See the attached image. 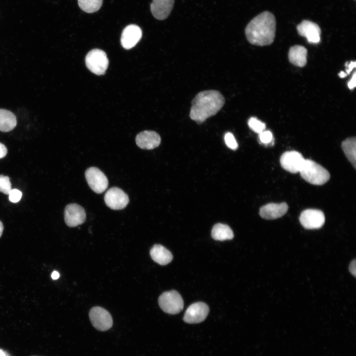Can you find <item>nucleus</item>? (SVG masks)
Wrapping results in <instances>:
<instances>
[{
  "label": "nucleus",
  "instance_id": "nucleus-31",
  "mask_svg": "<svg viewBox=\"0 0 356 356\" xmlns=\"http://www.w3.org/2000/svg\"><path fill=\"white\" fill-rule=\"evenodd\" d=\"M349 271L355 277L356 273V260L352 261L349 267Z\"/></svg>",
  "mask_w": 356,
  "mask_h": 356
},
{
  "label": "nucleus",
  "instance_id": "nucleus-25",
  "mask_svg": "<svg viewBox=\"0 0 356 356\" xmlns=\"http://www.w3.org/2000/svg\"><path fill=\"white\" fill-rule=\"evenodd\" d=\"M11 189V184L9 177L0 175V192L8 194Z\"/></svg>",
  "mask_w": 356,
  "mask_h": 356
},
{
  "label": "nucleus",
  "instance_id": "nucleus-20",
  "mask_svg": "<svg viewBox=\"0 0 356 356\" xmlns=\"http://www.w3.org/2000/svg\"><path fill=\"white\" fill-rule=\"evenodd\" d=\"M16 125V117L12 112L4 109H0V131L9 132L12 130Z\"/></svg>",
  "mask_w": 356,
  "mask_h": 356
},
{
  "label": "nucleus",
  "instance_id": "nucleus-27",
  "mask_svg": "<svg viewBox=\"0 0 356 356\" xmlns=\"http://www.w3.org/2000/svg\"><path fill=\"white\" fill-rule=\"evenodd\" d=\"M259 138L261 142L265 144H270L273 139L272 134L269 131H264L259 134Z\"/></svg>",
  "mask_w": 356,
  "mask_h": 356
},
{
  "label": "nucleus",
  "instance_id": "nucleus-36",
  "mask_svg": "<svg viewBox=\"0 0 356 356\" xmlns=\"http://www.w3.org/2000/svg\"><path fill=\"white\" fill-rule=\"evenodd\" d=\"M0 356H7V355L4 351L0 349Z\"/></svg>",
  "mask_w": 356,
  "mask_h": 356
},
{
  "label": "nucleus",
  "instance_id": "nucleus-26",
  "mask_svg": "<svg viewBox=\"0 0 356 356\" xmlns=\"http://www.w3.org/2000/svg\"><path fill=\"white\" fill-rule=\"evenodd\" d=\"M224 138L225 143L228 147L232 150H236L237 149V142L232 133L230 132L226 133L224 135Z\"/></svg>",
  "mask_w": 356,
  "mask_h": 356
},
{
  "label": "nucleus",
  "instance_id": "nucleus-30",
  "mask_svg": "<svg viewBox=\"0 0 356 356\" xmlns=\"http://www.w3.org/2000/svg\"><path fill=\"white\" fill-rule=\"evenodd\" d=\"M345 65L347 67V74H349L353 69L356 67V62L355 61H351L350 63H346Z\"/></svg>",
  "mask_w": 356,
  "mask_h": 356
},
{
  "label": "nucleus",
  "instance_id": "nucleus-24",
  "mask_svg": "<svg viewBox=\"0 0 356 356\" xmlns=\"http://www.w3.org/2000/svg\"><path fill=\"white\" fill-rule=\"evenodd\" d=\"M248 125L251 130L259 134L266 129L265 124L255 117H251L249 119Z\"/></svg>",
  "mask_w": 356,
  "mask_h": 356
},
{
  "label": "nucleus",
  "instance_id": "nucleus-13",
  "mask_svg": "<svg viewBox=\"0 0 356 356\" xmlns=\"http://www.w3.org/2000/svg\"><path fill=\"white\" fill-rule=\"evenodd\" d=\"M298 34L307 38L312 44H317L320 41L321 30L319 26L312 21L304 20L297 26Z\"/></svg>",
  "mask_w": 356,
  "mask_h": 356
},
{
  "label": "nucleus",
  "instance_id": "nucleus-17",
  "mask_svg": "<svg viewBox=\"0 0 356 356\" xmlns=\"http://www.w3.org/2000/svg\"><path fill=\"white\" fill-rule=\"evenodd\" d=\"M174 0H153L150 10L153 16L158 20H164L170 14Z\"/></svg>",
  "mask_w": 356,
  "mask_h": 356
},
{
  "label": "nucleus",
  "instance_id": "nucleus-3",
  "mask_svg": "<svg viewBox=\"0 0 356 356\" xmlns=\"http://www.w3.org/2000/svg\"><path fill=\"white\" fill-rule=\"evenodd\" d=\"M299 173L304 179L314 185H322L330 178L327 170L310 159L305 160Z\"/></svg>",
  "mask_w": 356,
  "mask_h": 356
},
{
  "label": "nucleus",
  "instance_id": "nucleus-19",
  "mask_svg": "<svg viewBox=\"0 0 356 356\" xmlns=\"http://www.w3.org/2000/svg\"><path fill=\"white\" fill-rule=\"evenodd\" d=\"M307 49L303 46L296 45L290 47L288 52L289 61L293 65L302 67L307 63Z\"/></svg>",
  "mask_w": 356,
  "mask_h": 356
},
{
  "label": "nucleus",
  "instance_id": "nucleus-35",
  "mask_svg": "<svg viewBox=\"0 0 356 356\" xmlns=\"http://www.w3.org/2000/svg\"><path fill=\"white\" fill-rule=\"evenodd\" d=\"M3 229V226L2 223L0 221V237L1 236Z\"/></svg>",
  "mask_w": 356,
  "mask_h": 356
},
{
  "label": "nucleus",
  "instance_id": "nucleus-8",
  "mask_svg": "<svg viewBox=\"0 0 356 356\" xmlns=\"http://www.w3.org/2000/svg\"><path fill=\"white\" fill-rule=\"evenodd\" d=\"M299 221L302 225L306 229H318L323 225L325 222V216L320 210L308 209L301 213Z\"/></svg>",
  "mask_w": 356,
  "mask_h": 356
},
{
  "label": "nucleus",
  "instance_id": "nucleus-34",
  "mask_svg": "<svg viewBox=\"0 0 356 356\" xmlns=\"http://www.w3.org/2000/svg\"><path fill=\"white\" fill-rule=\"evenodd\" d=\"M347 73H345L343 71L340 72L339 74V77L342 78L346 77L347 76Z\"/></svg>",
  "mask_w": 356,
  "mask_h": 356
},
{
  "label": "nucleus",
  "instance_id": "nucleus-16",
  "mask_svg": "<svg viewBox=\"0 0 356 356\" xmlns=\"http://www.w3.org/2000/svg\"><path fill=\"white\" fill-rule=\"evenodd\" d=\"M286 203H268L261 207L260 216L266 220H274L282 217L288 211Z\"/></svg>",
  "mask_w": 356,
  "mask_h": 356
},
{
  "label": "nucleus",
  "instance_id": "nucleus-33",
  "mask_svg": "<svg viewBox=\"0 0 356 356\" xmlns=\"http://www.w3.org/2000/svg\"><path fill=\"white\" fill-rule=\"evenodd\" d=\"M60 274L57 271H53L51 274V278L52 279L55 280L59 277Z\"/></svg>",
  "mask_w": 356,
  "mask_h": 356
},
{
  "label": "nucleus",
  "instance_id": "nucleus-14",
  "mask_svg": "<svg viewBox=\"0 0 356 356\" xmlns=\"http://www.w3.org/2000/svg\"><path fill=\"white\" fill-rule=\"evenodd\" d=\"M142 37V30L136 25L131 24L126 26L123 30L121 43L122 46L129 49L134 46Z\"/></svg>",
  "mask_w": 356,
  "mask_h": 356
},
{
  "label": "nucleus",
  "instance_id": "nucleus-22",
  "mask_svg": "<svg viewBox=\"0 0 356 356\" xmlns=\"http://www.w3.org/2000/svg\"><path fill=\"white\" fill-rule=\"evenodd\" d=\"M342 148L346 156L355 168L356 166V138L355 137L346 139L342 143Z\"/></svg>",
  "mask_w": 356,
  "mask_h": 356
},
{
  "label": "nucleus",
  "instance_id": "nucleus-12",
  "mask_svg": "<svg viewBox=\"0 0 356 356\" xmlns=\"http://www.w3.org/2000/svg\"><path fill=\"white\" fill-rule=\"evenodd\" d=\"M86 219V213L80 205L72 203L67 205L64 210V220L69 227H75L84 223Z\"/></svg>",
  "mask_w": 356,
  "mask_h": 356
},
{
  "label": "nucleus",
  "instance_id": "nucleus-7",
  "mask_svg": "<svg viewBox=\"0 0 356 356\" xmlns=\"http://www.w3.org/2000/svg\"><path fill=\"white\" fill-rule=\"evenodd\" d=\"M85 177L89 187L96 193H101L107 188L108 181L105 174L98 168L91 167L85 172Z\"/></svg>",
  "mask_w": 356,
  "mask_h": 356
},
{
  "label": "nucleus",
  "instance_id": "nucleus-18",
  "mask_svg": "<svg viewBox=\"0 0 356 356\" xmlns=\"http://www.w3.org/2000/svg\"><path fill=\"white\" fill-rule=\"evenodd\" d=\"M152 259L160 265H166L170 263L173 257L172 253L165 247L160 244L154 245L150 251Z\"/></svg>",
  "mask_w": 356,
  "mask_h": 356
},
{
  "label": "nucleus",
  "instance_id": "nucleus-6",
  "mask_svg": "<svg viewBox=\"0 0 356 356\" xmlns=\"http://www.w3.org/2000/svg\"><path fill=\"white\" fill-rule=\"evenodd\" d=\"M90 322L93 327L100 331H105L111 328L113 319L110 313L100 307L92 308L89 312Z\"/></svg>",
  "mask_w": 356,
  "mask_h": 356
},
{
  "label": "nucleus",
  "instance_id": "nucleus-10",
  "mask_svg": "<svg viewBox=\"0 0 356 356\" xmlns=\"http://www.w3.org/2000/svg\"><path fill=\"white\" fill-rule=\"evenodd\" d=\"M209 312V307L203 302L191 304L185 312L183 319L187 323H198L203 321Z\"/></svg>",
  "mask_w": 356,
  "mask_h": 356
},
{
  "label": "nucleus",
  "instance_id": "nucleus-15",
  "mask_svg": "<svg viewBox=\"0 0 356 356\" xmlns=\"http://www.w3.org/2000/svg\"><path fill=\"white\" fill-rule=\"evenodd\" d=\"M137 145L143 149H153L158 147L161 142V137L156 132L144 131L139 133L135 137Z\"/></svg>",
  "mask_w": 356,
  "mask_h": 356
},
{
  "label": "nucleus",
  "instance_id": "nucleus-5",
  "mask_svg": "<svg viewBox=\"0 0 356 356\" xmlns=\"http://www.w3.org/2000/svg\"><path fill=\"white\" fill-rule=\"evenodd\" d=\"M87 68L97 75L104 74L107 69L108 59L105 52L99 49H93L87 55L85 59Z\"/></svg>",
  "mask_w": 356,
  "mask_h": 356
},
{
  "label": "nucleus",
  "instance_id": "nucleus-1",
  "mask_svg": "<svg viewBox=\"0 0 356 356\" xmlns=\"http://www.w3.org/2000/svg\"><path fill=\"white\" fill-rule=\"evenodd\" d=\"M276 31V20L269 11H264L251 20L245 33L248 41L252 44L264 46L274 41Z\"/></svg>",
  "mask_w": 356,
  "mask_h": 356
},
{
  "label": "nucleus",
  "instance_id": "nucleus-29",
  "mask_svg": "<svg viewBox=\"0 0 356 356\" xmlns=\"http://www.w3.org/2000/svg\"><path fill=\"white\" fill-rule=\"evenodd\" d=\"M356 72H355L352 76L351 79L348 83V86L350 89H352L356 87Z\"/></svg>",
  "mask_w": 356,
  "mask_h": 356
},
{
  "label": "nucleus",
  "instance_id": "nucleus-2",
  "mask_svg": "<svg viewBox=\"0 0 356 356\" xmlns=\"http://www.w3.org/2000/svg\"><path fill=\"white\" fill-rule=\"evenodd\" d=\"M225 102L221 93L216 90H207L199 92L192 101L189 116L197 124L215 115Z\"/></svg>",
  "mask_w": 356,
  "mask_h": 356
},
{
  "label": "nucleus",
  "instance_id": "nucleus-4",
  "mask_svg": "<svg viewBox=\"0 0 356 356\" xmlns=\"http://www.w3.org/2000/svg\"><path fill=\"white\" fill-rule=\"evenodd\" d=\"M160 308L165 312L175 314L183 308V301L180 295L175 290L165 292L158 298Z\"/></svg>",
  "mask_w": 356,
  "mask_h": 356
},
{
  "label": "nucleus",
  "instance_id": "nucleus-32",
  "mask_svg": "<svg viewBox=\"0 0 356 356\" xmlns=\"http://www.w3.org/2000/svg\"><path fill=\"white\" fill-rule=\"evenodd\" d=\"M7 152L6 147L4 144L0 142V159L5 156Z\"/></svg>",
  "mask_w": 356,
  "mask_h": 356
},
{
  "label": "nucleus",
  "instance_id": "nucleus-28",
  "mask_svg": "<svg viewBox=\"0 0 356 356\" xmlns=\"http://www.w3.org/2000/svg\"><path fill=\"white\" fill-rule=\"evenodd\" d=\"M9 200L13 203H17L20 201L22 197V192L17 189H12L9 194Z\"/></svg>",
  "mask_w": 356,
  "mask_h": 356
},
{
  "label": "nucleus",
  "instance_id": "nucleus-11",
  "mask_svg": "<svg viewBox=\"0 0 356 356\" xmlns=\"http://www.w3.org/2000/svg\"><path fill=\"white\" fill-rule=\"evenodd\" d=\"M305 159L296 151H286L280 158L281 167L287 171L295 174L300 172Z\"/></svg>",
  "mask_w": 356,
  "mask_h": 356
},
{
  "label": "nucleus",
  "instance_id": "nucleus-9",
  "mask_svg": "<svg viewBox=\"0 0 356 356\" xmlns=\"http://www.w3.org/2000/svg\"><path fill=\"white\" fill-rule=\"evenodd\" d=\"M104 200L107 206L113 210L123 209L129 202L128 195L117 187L109 189L104 195Z\"/></svg>",
  "mask_w": 356,
  "mask_h": 356
},
{
  "label": "nucleus",
  "instance_id": "nucleus-23",
  "mask_svg": "<svg viewBox=\"0 0 356 356\" xmlns=\"http://www.w3.org/2000/svg\"><path fill=\"white\" fill-rule=\"evenodd\" d=\"M80 8L84 12L91 13L98 11L102 6L103 0H78Z\"/></svg>",
  "mask_w": 356,
  "mask_h": 356
},
{
  "label": "nucleus",
  "instance_id": "nucleus-21",
  "mask_svg": "<svg viewBox=\"0 0 356 356\" xmlns=\"http://www.w3.org/2000/svg\"><path fill=\"white\" fill-rule=\"evenodd\" d=\"M211 236L216 240L223 241L232 239L234 234L232 229L228 225L218 223L213 227Z\"/></svg>",
  "mask_w": 356,
  "mask_h": 356
}]
</instances>
